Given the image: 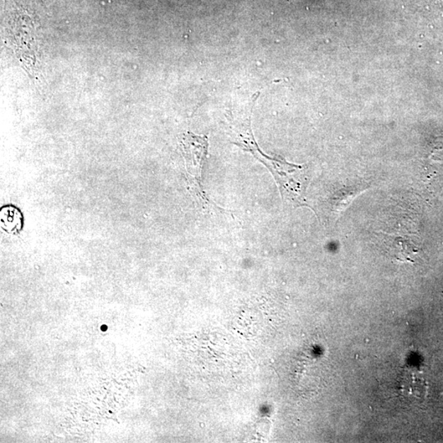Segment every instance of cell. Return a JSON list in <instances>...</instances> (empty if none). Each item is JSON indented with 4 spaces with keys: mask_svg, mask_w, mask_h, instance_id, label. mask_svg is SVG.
Masks as SVG:
<instances>
[{
    "mask_svg": "<svg viewBox=\"0 0 443 443\" xmlns=\"http://www.w3.org/2000/svg\"><path fill=\"white\" fill-rule=\"evenodd\" d=\"M245 151L251 153L270 170L280 190L283 202L290 203L294 207L308 206L305 197L309 181L305 168L288 163L280 156H266L256 142L246 146Z\"/></svg>",
    "mask_w": 443,
    "mask_h": 443,
    "instance_id": "obj_1",
    "label": "cell"
},
{
    "mask_svg": "<svg viewBox=\"0 0 443 443\" xmlns=\"http://www.w3.org/2000/svg\"><path fill=\"white\" fill-rule=\"evenodd\" d=\"M209 142L207 137L195 136L192 134L185 136L184 149L185 157L190 163V170L194 183V190L202 205H215L210 202L206 195L202 183V172L206 158H207Z\"/></svg>",
    "mask_w": 443,
    "mask_h": 443,
    "instance_id": "obj_2",
    "label": "cell"
},
{
    "mask_svg": "<svg viewBox=\"0 0 443 443\" xmlns=\"http://www.w3.org/2000/svg\"><path fill=\"white\" fill-rule=\"evenodd\" d=\"M0 219L2 229L8 234H18L23 229L22 213L13 205H5L2 207Z\"/></svg>",
    "mask_w": 443,
    "mask_h": 443,
    "instance_id": "obj_3",
    "label": "cell"
}]
</instances>
